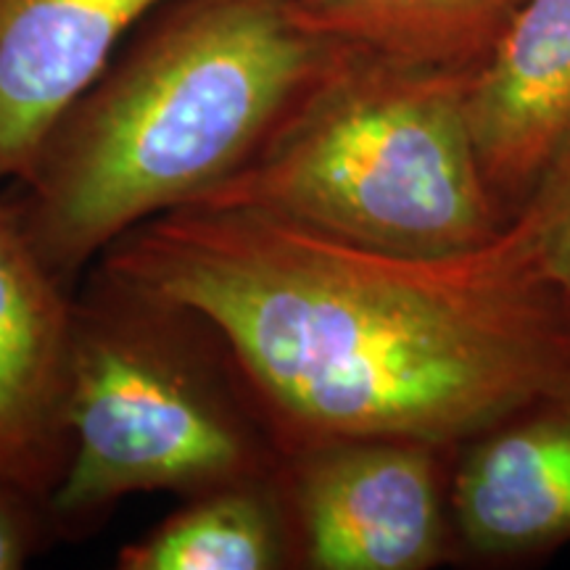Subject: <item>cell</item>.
I'll list each match as a JSON object with an SVG mask.
<instances>
[{"label":"cell","mask_w":570,"mask_h":570,"mask_svg":"<svg viewBox=\"0 0 570 570\" xmlns=\"http://www.w3.org/2000/svg\"><path fill=\"white\" fill-rule=\"evenodd\" d=\"M127 298L130 315L75 320L63 404L67 460L46 499L63 523L138 491H209L259 481L262 473L238 415L161 338L159 306Z\"/></svg>","instance_id":"obj_4"},{"label":"cell","mask_w":570,"mask_h":570,"mask_svg":"<svg viewBox=\"0 0 570 570\" xmlns=\"http://www.w3.org/2000/svg\"><path fill=\"white\" fill-rule=\"evenodd\" d=\"M452 446L352 439L288 460L302 560L315 570H428L458 558Z\"/></svg>","instance_id":"obj_5"},{"label":"cell","mask_w":570,"mask_h":570,"mask_svg":"<svg viewBox=\"0 0 570 570\" xmlns=\"http://www.w3.org/2000/svg\"><path fill=\"white\" fill-rule=\"evenodd\" d=\"M114 288L209 327L285 460L352 439L458 449L570 377V291L529 225L454 256L183 206L104 254Z\"/></svg>","instance_id":"obj_1"},{"label":"cell","mask_w":570,"mask_h":570,"mask_svg":"<svg viewBox=\"0 0 570 570\" xmlns=\"http://www.w3.org/2000/svg\"><path fill=\"white\" fill-rule=\"evenodd\" d=\"M454 552L529 566L570 544V377L454 449Z\"/></svg>","instance_id":"obj_6"},{"label":"cell","mask_w":570,"mask_h":570,"mask_svg":"<svg viewBox=\"0 0 570 570\" xmlns=\"http://www.w3.org/2000/svg\"><path fill=\"white\" fill-rule=\"evenodd\" d=\"M518 217L529 225L541 269L570 291V154L547 175Z\"/></svg>","instance_id":"obj_12"},{"label":"cell","mask_w":570,"mask_h":570,"mask_svg":"<svg viewBox=\"0 0 570 570\" xmlns=\"http://www.w3.org/2000/svg\"><path fill=\"white\" fill-rule=\"evenodd\" d=\"M473 69L356 51L252 164L188 206L265 212L402 256L508 230L468 117Z\"/></svg>","instance_id":"obj_3"},{"label":"cell","mask_w":570,"mask_h":570,"mask_svg":"<svg viewBox=\"0 0 570 570\" xmlns=\"http://www.w3.org/2000/svg\"><path fill=\"white\" fill-rule=\"evenodd\" d=\"M333 38L428 67L475 69L523 0H296Z\"/></svg>","instance_id":"obj_10"},{"label":"cell","mask_w":570,"mask_h":570,"mask_svg":"<svg viewBox=\"0 0 570 570\" xmlns=\"http://www.w3.org/2000/svg\"><path fill=\"white\" fill-rule=\"evenodd\" d=\"M75 320L19 209L0 202V479L38 502L67 460Z\"/></svg>","instance_id":"obj_7"},{"label":"cell","mask_w":570,"mask_h":570,"mask_svg":"<svg viewBox=\"0 0 570 570\" xmlns=\"http://www.w3.org/2000/svg\"><path fill=\"white\" fill-rule=\"evenodd\" d=\"M468 117L508 223L570 154V0H523L470 75Z\"/></svg>","instance_id":"obj_8"},{"label":"cell","mask_w":570,"mask_h":570,"mask_svg":"<svg viewBox=\"0 0 570 570\" xmlns=\"http://www.w3.org/2000/svg\"><path fill=\"white\" fill-rule=\"evenodd\" d=\"M30 494L0 479V570H17L38 541V520Z\"/></svg>","instance_id":"obj_13"},{"label":"cell","mask_w":570,"mask_h":570,"mask_svg":"<svg viewBox=\"0 0 570 570\" xmlns=\"http://www.w3.org/2000/svg\"><path fill=\"white\" fill-rule=\"evenodd\" d=\"M169 0H0V180L27 183L125 35Z\"/></svg>","instance_id":"obj_9"},{"label":"cell","mask_w":570,"mask_h":570,"mask_svg":"<svg viewBox=\"0 0 570 570\" xmlns=\"http://www.w3.org/2000/svg\"><path fill=\"white\" fill-rule=\"evenodd\" d=\"M281 520L259 481L202 491V499L119 552L122 570H273Z\"/></svg>","instance_id":"obj_11"},{"label":"cell","mask_w":570,"mask_h":570,"mask_svg":"<svg viewBox=\"0 0 570 570\" xmlns=\"http://www.w3.org/2000/svg\"><path fill=\"white\" fill-rule=\"evenodd\" d=\"M356 46L296 0H169L85 92L17 206L35 248L71 275L122 235L240 173Z\"/></svg>","instance_id":"obj_2"}]
</instances>
